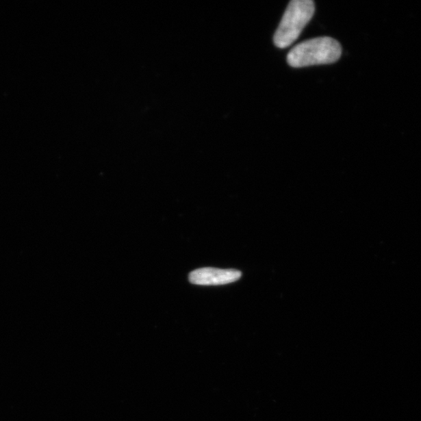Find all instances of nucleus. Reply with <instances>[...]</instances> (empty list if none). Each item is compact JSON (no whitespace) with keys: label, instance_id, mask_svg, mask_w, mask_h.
Segmentation results:
<instances>
[{"label":"nucleus","instance_id":"1","mask_svg":"<svg viewBox=\"0 0 421 421\" xmlns=\"http://www.w3.org/2000/svg\"><path fill=\"white\" fill-rule=\"evenodd\" d=\"M342 47L333 38L320 37L296 44L288 55V63L294 68L331 64L339 60Z\"/></svg>","mask_w":421,"mask_h":421},{"label":"nucleus","instance_id":"2","mask_svg":"<svg viewBox=\"0 0 421 421\" xmlns=\"http://www.w3.org/2000/svg\"><path fill=\"white\" fill-rule=\"evenodd\" d=\"M316 5L312 0H293L286 8L274 36V43L279 49L288 48L299 38L313 18Z\"/></svg>","mask_w":421,"mask_h":421},{"label":"nucleus","instance_id":"3","mask_svg":"<svg viewBox=\"0 0 421 421\" xmlns=\"http://www.w3.org/2000/svg\"><path fill=\"white\" fill-rule=\"evenodd\" d=\"M242 273L235 269L202 268L190 274V282L199 285H220L235 282Z\"/></svg>","mask_w":421,"mask_h":421}]
</instances>
